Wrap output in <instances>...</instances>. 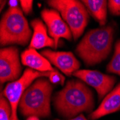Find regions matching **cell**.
<instances>
[{"label":"cell","instance_id":"cell-17","mask_svg":"<svg viewBox=\"0 0 120 120\" xmlns=\"http://www.w3.org/2000/svg\"><path fill=\"white\" fill-rule=\"evenodd\" d=\"M49 81L52 83H60L61 85H63L65 78L57 71H50L48 75Z\"/></svg>","mask_w":120,"mask_h":120},{"label":"cell","instance_id":"cell-12","mask_svg":"<svg viewBox=\"0 0 120 120\" xmlns=\"http://www.w3.org/2000/svg\"><path fill=\"white\" fill-rule=\"evenodd\" d=\"M31 26L33 28V35L30 40L29 48L35 50L45 47L55 48V42L48 35L47 28L40 19H35L32 21Z\"/></svg>","mask_w":120,"mask_h":120},{"label":"cell","instance_id":"cell-4","mask_svg":"<svg viewBox=\"0 0 120 120\" xmlns=\"http://www.w3.org/2000/svg\"><path fill=\"white\" fill-rule=\"evenodd\" d=\"M31 35L32 31L19 7L9 8L3 15L0 22L1 45H25Z\"/></svg>","mask_w":120,"mask_h":120},{"label":"cell","instance_id":"cell-1","mask_svg":"<svg viewBox=\"0 0 120 120\" xmlns=\"http://www.w3.org/2000/svg\"><path fill=\"white\" fill-rule=\"evenodd\" d=\"M54 105L60 115L72 117L93 109V93L82 81L71 80L54 97Z\"/></svg>","mask_w":120,"mask_h":120},{"label":"cell","instance_id":"cell-20","mask_svg":"<svg viewBox=\"0 0 120 120\" xmlns=\"http://www.w3.org/2000/svg\"><path fill=\"white\" fill-rule=\"evenodd\" d=\"M9 8H17L18 7V1L17 0H9Z\"/></svg>","mask_w":120,"mask_h":120},{"label":"cell","instance_id":"cell-9","mask_svg":"<svg viewBox=\"0 0 120 120\" xmlns=\"http://www.w3.org/2000/svg\"><path fill=\"white\" fill-rule=\"evenodd\" d=\"M41 16L48 27V33L52 38L57 48L60 38L71 40L72 32L66 22L61 18L60 13L56 9H45L42 11Z\"/></svg>","mask_w":120,"mask_h":120},{"label":"cell","instance_id":"cell-6","mask_svg":"<svg viewBox=\"0 0 120 120\" xmlns=\"http://www.w3.org/2000/svg\"><path fill=\"white\" fill-rule=\"evenodd\" d=\"M50 72L42 73L34 71L32 68H27L20 79L7 85L4 90V96L8 99L12 108V120H19L17 114V106H19L22 96L31 83L39 77H48Z\"/></svg>","mask_w":120,"mask_h":120},{"label":"cell","instance_id":"cell-22","mask_svg":"<svg viewBox=\"0 0 120 120\" xmlns=\"http://www.w3.org/2000/svg\"><path fill=\"white\" fill-rule=\"evenodd\" d=\"M27 120H40V119L36 116H30L27 119Z\"/></svg>","mask_w":120,"mask_h":120},{"label":"cell","instance_id":"cell-23","mask_svg":"<svg viewBox=\"0 0 120 120\" xmlns=\"http://www.w3.org/2000/svg\"><path fill=\"white\" fill-rule=\"evenodd\" d=\"M6 1H1L0 2V4H1V6H0V10H2L3 9V8H4V6L5 5V4H6Z\"/></svg>","mask_w":120,"mask_h":120},{"label":"cell","instance_id":"cell-2","mask_svg":"<svg viewBox=\"0 0 120 120\" xmlns=\"http://www.w3.org/2000/svg\"><path fill=\"white\" fill-rule=\"evenodd\" d=\"M114 29L106 26L90 30L76 48V52L89 65L105 60L111 52Z\"/></svg>","mask_w":120,"mask_h":120},{"label":"cell","instance_id":"cell-10","mask_svg":"<svg viewBox=\"0 0 120 120\" xmlns=\"http://www.w3.org/2000/svg\"><path fill=\"white\" fill-rule=\"evenodd\" d=\"M41 54L66 75H71L80 68L79 61L71 52L45 50Z\"/></svg>","mask_w":120,"mask_h":120},{"label":"cell","instance_id":"cell-7","mask_svg":"<svg viewBox=\"0 0 120 120\" xmlns=\"http://www.w3.org/2000/svg\"><path fill=\"white\" fill-rule=\"evenodd\" d=\"M19 50L16 47L2 48L0 51V81L3 84L18 79L21 73Z\"/></svg>","mask_w":120,"mask_h":120},{"label":"cell","instance_id":"cell-11","mask_svg":"<svg viewBox=\"0 0 120 120\" xmlns=\"http://www.w3.org/2000/svg\"><path fill=\"white\" fill-rule=\"evenodd\" d=\"M119 110H120V83L105 96L99 106L89 116L95 120Z\"/></svg>","mask_w":120,"mask_h":120},{"label":"cell","instance_id":"cell-15","mask_svg":"<svg viewBox=\"0 0 120 120\" xmlns=\"http://www.w3.org/2000/svg\"><path fill=\"white\" fill-rule=\"evenodd\" d=\"M106 71L109 73L120 75V40L117 41L115 45V51L112 60L108 64Z\"/></svg>","mask_w":120,"mask_h":120},{"label":"cell","instance_id":"cell-18","mask_svg":"<svg viewBox=\"0 0 120 120\" xmlns=\"http://www.w3.org/2000/svg\"><path fill=\"white\" fill-rule=\"evenodd\" d=\"M109 9L114 15H120V0H110L108 2Z\"/></svg>","mask_w":120,"mask_h":120},{"label":"cell","instance_id":"cell-3","mask_svg":"<svg viewBox=\"0 0 120 120\" xmlns=\"http://www.w3.org/2000/svg\"><path fill=\"white\" fill-rule=\"evenodd\" d=\"M50 81L41 78L30 86L22 96L19 104L21 114L26 116L47 117L50 114Z\"/></svg>","mask_w":120,"mask_h":120},{"label":"cell","instance_id":"cell-13","mask_svg":"<svg viewBox=\"0 0 120 120\" xmlns=\"http://www.w3.org/2000/svg\"><path fill=\"white\" fill-rule=\"evenodd\" d=\"M21 59L23 65L40 72L44 73L56 71L52 67L50 62L35 49L29 48L25 50L22 53Z\"/></svg>","mask_w":120,"mask_h":120},{"label":"cell","instance_id":"cell-8","mask_svg":"<svg viewBox=\"0 0 120 120\" xmlns=\"http://www.w3.org/2000/svg\"><path fill=\"white\" fill-rule=\"evenodd\" d=\"M73 75L94 88L98 93L99 99L107 95L116 81L114 76L104 74L98 71L78 70Z\"/></svg>","mask_w":120,"mask_h":120},{"label":"cell","instance_id":"cell-14","mask_svg":"<svg viewBox=\"0 0 120 120\" xmlns=\"http://www.w3.org/2000/svg\"><path fill=\"white\" fill-rule=\"evenodd\" d=\"M87 11L104 26L106 22L107 2L105 0H83L82 1Z\"/></svg>","mask_w":120,"mask_h":120},{"label":"cell","instance_id":"cell-21","mask_svg":"<svg viewBox=\"0 0 120 120\" xmlns=\"http://www.w3.org/2000/svg\"><path fill=\"white\" fill-rule=\"evenodd\" d=\"M56 120H59V119H56ZM70 120H88L83 115L81 114L79 116H78L77 117H75V118H73V119H71Z\"/></svg>","mask_w":120,"mask_h":120},{"label":"cell","instance_id":"cell-16","mask_svg":"<svg viewBox=\"0 0 120 120\" xmlns=\"http://www.w3.org/2000/svg\"><path fill=\"white\" fill-rule=\"evenodd\" d=\"M9 104L2 94L0 100V120H12V108Z\"/></svg>","mask_w":120,"mask_h":120},{"label":"cell","instance_id":"cell-5","mask_svg":"<svg viewBox=\"0 0 120 120\" xmlns=\"http://www.w3.org/2000/svg\"><path fill=\"white\" fill-rule=\"evenodd\" d=\"M49 6L57 10L71 29L75 40H77L83 32L87 23L88 11L82 2L76 0H51L48 2Z\"/></svg>","mask_w":120,"mask_h":120},{"label":"cell","instance_id":"cell-19","mask_svg":"<svg viewBox=\"0 0 120 120\" xmlns=\"http://www.w3.org/2000/svg\"><path fill=\"white\" fill-rule=\"evenodd\" d=\"M19 2L21 4L22 9L25 14L28 15L32 12L33 1H32V0H21Z\"/></svg>","mask_w":120,"mask_h":120}]
</instances>
